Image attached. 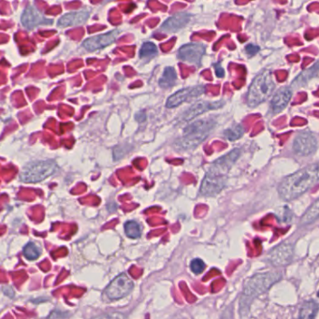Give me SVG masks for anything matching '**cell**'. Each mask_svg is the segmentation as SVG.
<instances>
[{
    "label": "cell",
    "mask_w": 319,
    "mask_h": 319,
    "mask_svg": "<svg viewBox=\"0 0 319 319\" xmlns=\"http://www.w3.org/2000/svg\"><path fill=\"white\" fill-rule=\"evenodd\" d=\"M319 182V165L315 164L286 177L280 184L278 192L284 200L290 201L306 193Z\"/></svg>",
    "instance_id": "cell-1"
},
{
    "label": "cell",
    "mask_w": 319,
    "mask_h": 319,
    "mask_svg": "<svg viewBox=\"0 0 319 319\" xmlns=\"http://www.w3.org/2000/svg\"><path fill=\"white\" fill-rule=\"evenodd\" d=\"M214 128V121L202 119L196 121L184 130L183 137L177 141L178 148L191 150L196 148L209 135L211 130Z\"/></svg>",
    "instance_id": "cell-2"
},
{
    "label": "cell",
    "mask_w": 319,
    "mask_h": 319,
    "mask_svg": "<svg viewBox=\"0 0 319 319\" xmlns=\"http://www.w3.org/2000/svg\"><path fill=\"white\" fill-rule=\"evenodd\" d=\"M275 83L272 80L270 71L263 70L254 79L247 95V102L250 107H256L264 102L274 91Z\"/></svg>",
    "instance_id": "cell-3"
},
{
    "label": "cell",
    "mask_w": 319,
    "mask_h": 319,
    "mask_svg": "<svg viewBox=\"0 0 319 319\" xmlns=\"http://www.w3.org/2000/svg\"><path fill=\"white\" fill-rule=\"evenodd\" d=\"M281 277L279 272L275 271L257 273L245 282L243 287V296L256 298L267 292L271 286L281 279Z\"/></svg>",
    "instance_id": "cell-4"
},
{
    "label": "cell",
    "mask_w": 319,
    "mask_h": 319,
    "mask_svg": "<svg viewBox=\"0 0 319 319\" xmlns=\"http://www.w3.org/2000/svg\"><path fill=\"white\" fill-rule=\"evenodd\" d=\"M57 170L53 160L36 161L27 165L21 172V180L26 183H38L48 178Z\"/></svg>",
    "instance_id": "cell-5"
},
{
    "label": "cell",
    "mask_w": 319,
    "mask_h": 319,
    "mask_svg": "<svg viewBox=\"0 0 319 319\" xmlns=\"http://www.w3.org/2000/svg\"><path fill=\"white\" fill-rule=\"evenodd\" d=\"M134 288V284L130 277L123 273L120 274L105 290V296L110 300H117L128 296Z\"/></svg>",
    "instance_id": "cell-6"
},
{
    "label": "cell",
    "mask_w": 319,
    "mask_h": 319,
    "mask_svg": "<svg viewBox=\"0 0 319 319\" xmlns=\"http://www.w3.org/2000/svg\"><path fill=\"white\" fill-rule=\"evenodd\" d=\"M239 154V149L232 150L228 155L222 157L219 160H215L210 167L207 173L218 177H227V174L231 167L236 162V160H238Z\"/></svg>",
    "instance_id": "cell-7"
},
{
    "label": "cell",
    "mask_w": 319,
    "mask_h": 319,
    "mask_svg": "<svg viewBox=\"0 0 319 319\" xmlns=\"http://www.w3.org/2000/svg\"><path fill=\"white\" fill-rule=\"evenodd\" d=\"M318 147L317 138L311 133H300L293 142V150L296 155L299 157H307L314 152H316Z\"/></svg>",
    "instance_id": "cell-8"
},
{
    "label": "cell",
    "mask_w": 319,
    "mask_h": 319,
    "mask_svg": "<svg viewBox=\"0 0 319 319\" xmlns=\"http://www.w3.org/2000/svg\"><path fill=\"white\" fill-rule=\"evenodd\" d=\"M293 255H294L293 246L290 243L284 242L269 252L267 260L272 265L277 267L287 266L291 263Z\"/></svg>",
    "instance_id": "cell-9"
},
{
    "label": "cell",
    "mask_w": 319,
    "mask_h": 319,
    "mask_svg": "<svg viewBox=\"0 0 319 319\" xmlns=\"http://www.w3.org/2000/svg\"><path fill=\"white\" fill-rule=\"evenodd\" d=\"M204 92H205V88L201 85L180 90L178 92L174 93L172 96H170L167 100L166 106H167V108H170V109L178 107L184 102H186L192 99L200 97L202 94H204Z\"/></svg>",
    "instance_id": "cell-10"
},
{
    "label": "cell",
    "mask_w": 319,
    "mask_h": 319,
    "mask_svg": "<svg viewBox=\"0 0 319 319\" xmlns=\"http://www.w3.org/2000/svg\"><path fill=\"white\" fill-rule=\"evenodd\" d=\"M227 184V177H218L209 173H206L204 180L202 181L200 194L207 197H213L217 195L225 187Z\"/></svg>",
    "instance_id": "cell-11"
},
{
    "label": "cell",
    "mask_w": 319,
    "mask_h": 319,
    "mask_svg": "<svg viewBox=\"0 0 319 319\" xmlns=\"http://www.w3.org/2000/svg\"><path fill=\"white\" fill-rule=\"evenodd\" d=\"M22 24L27 29H33L40 25H52L53 20L45 18L34 6H28L22 15Z\"/></svg>",
    "instance_id": "cell-12"
},
{
    "label": "cell",
    "mask_w": 319,
    "mask_h": 319,
    "mask_svg": "<svg viewBox=\"0 0 319 319\" xmlns=\"http://www.w3.org/2000/svg\"><path fill=\"white\" fill-rule=\"evenodd\" d=\"M118 34H119L118 30H113L107 34H103V35H100L97 37H92L88 40H84L82 43V46L85 50L89 51V52L100 50V49H102V48L110 45L112 42H114Z\"/></svg>",
    "instance_id": "cell-13"
},
{
    "label": "cell",
    "mask_w": 319,
    "mask_h": 319,
    "mask_svg": "<svg viewBox=\"0 0 319 319\" xmlns=\"http://www.w3.org/2000/svg\"><path fill=\"white\" fill-rule=\"evenodd\" d=\"M204 53H205V47L202 44H199V43L186 44L180 49L178 57L182 61L187 63L199 64Z\"/></svg>",
    "instance_id": "cell-14"
},
{
    "label": "cell",
    "mask_w": 319,
    "mask_h": 319,
    "mask_svg": "<svg viewBox=\"0 0 319 319\" xmlns=\"http://www.w3.org/2000/svg\"><path fill=\"white\" fill-rule=\"evenodd\" d=\"M224 102L223 101H215V102H211V101H199L193 106H191L188 110H186L182 120L183 121H190L196 118L200 114H202L205 111H209L212 110H217L223 106Z\"/></svg>",
    "instance_id": "cell-15"
},
{
    "label": "cell",
    "mask_w": 319,
    "mask_h": 319,
    "mask_svg": "<svg viewBox=\"0 0 319 319\" xmlns=\"http://www.w3.org/2000/svg\"><path fill=\"white\" fill-rule=\"evenodd\" d=\"M292 98V92L289 87L278 90L270 102V110L272 113H279L285 110Z\"/></svg>",
    "instance_id": "cell-16"
},
{
    "label": "cell",
    "mask_w": 319,
    "mask_h": 319,
    "mask_svg": "<svg viewBox=\"0 0 319 319\" xmlns=\"http://www.w3.org/2000/svg\"><path fill=\"white\" fill-rule=\"evenodd\" d=\"M89 17V12L87 10L74 11L62 16L58 21V26L61 27L80 26L86 22Z\"/></svg>",
    "instance_id": "cell-17"
},
{
    "label": "cell",
    "mask_w": 319,
    "mask_h": 319,
    "mask_svg": "<svg viewBox=\"0 0 319 319\" xmlns=\"http://www.w3.org/2000/svg\"><path fill=\"white\" fill-rule=\"evenodd\" d=\"M189 20V14L185 12H179L166 21L162 25L161 30L165 32H175L177 30L183 28L185 26H186Z\"/></svg>",
    "instance_id": "cell-18"
},
{
    "label": "cell",
    "mask_w": 319,
    "mask_h": 319,
    "mask_svg": "<svg viewBox=\"0 0 319 319\" xmlns=\"http://www.w3.org/2000/svg\"><path fill=\"white\" fill-rule=\"evenodd\" d=\"M319 311V305L315 300L306 301L299 310V319H314Z\"/></svg>",
    "instance_id": "cell-19"
},
{
    "label": "cell",
    "mask_w": 319,
    "mask_h": 319,
    "mask_svg": "<svg viewBox=\"0 0 319 319\" xmlns=\"http://www.w3.org/2000/svg\"><path fill=\"white\" fill-rule=\"evenodd\" d=\"M319 201L317 200L310 206L309 209L306 211V213L303 214V216L300 219L301 225H309L319 218Z\"/></svg>",
    "instance_id": "cell-20"
},
{
    "label": "cell",
    "mask_w": 319,
    "mask_h": 319,
    "mask_svg": "<svg viewBox=\"0 0 319 319\" xmlns=\"http://www.w3.org/2000/svg\"><path fill=\"white\" fill-rule=\"evenodd\" d=\"M177 80V75L173 68H167L160 78V84L163 88L171 87Z\"/></svg>",
    "instance_id": "cell-21"
},
{
    "label": "cell",
    "mask_w": 319,
    "mask_h": 319,
    "mask_svg": "<svg viewBox=\"0 0 319 319\" xmlns=\"http://www.w3.org/2000/svg\"><path fill=\"white\" fill-rule=\"evenodd\" d=\"M125 232L129 238L138 239L141 235V229L137 222L129 221L125 225Z\"/></svg>",
    "instance_id": "cell-22"
},
{
    "label": "cell",
    "mask_w": 319,
    "mask_h": 319,
    "mask_svg": "<svg viewBox=\"0 0 319 319\" xmlns=\"http://www.w3.org/2000/svg\"><path fill=\"white\" fill-rule=\"evenodd\" d=\"M244 133L243 128L240 125H235L224 132V136L230 140H239Z\"/></svg>",
    "instance_id": "cell-23"
},
{
    "label": "cell",
    "mask_w": 319,
    "mask_h": 319,
    "mask_svg": "<svg viewBox=\"0 0 319 319\" xmlns=\"http://www.w3.org/2000/svg\"><path fill=\"white\" fill-rule=\"evenodd\" d=\"M24 255L27 260H35L40 257V251L35 243L29 242L24 248Z\"/></svg>",
    "instance_id": "cell-24"
},
{
    "label": "cell",
    "mask_w": 319,
    "mask_h": 319,
    "mask_svg": "<svg viewBox=\"0 0 319 319\" xmlns=\"http://www.w3.org/2000/svg\"><path fill=\"white\" fill-rule=\"evenodd\" d=\"M157 52H158L157 46L152 42H147L142 45L140 51V56L141 58L150 57V56L155 55L157 53Z\"/></svg>",
    "instance_id": "cell-25"
},
{
    "label": "cell",
    "mask_w": 319,
    "mask_h": 319,
    "mask_svg": "<svg viewBox=\"0 0 319 319\" xmlns=\"http://www.w3.org/2000/svg\"><path fill=\"white\" fill-rule=\"evenodd\" d=\"M190 268H191V270L194 273L200 274L205 269V263L200 259H196V260H193L191 261Z\"/></svg>",
    "instance_id": "cell-26"
},
{
    "label": "cell",
    "mask_w": 319,
    "mask_h": 319,
    "mask_svg": "<svg viewBox=\"0 0 319 319\" xmlns=\"http://www.w3.org/2000/svg\"><path fill=\"white\" fill-rule=\"evenodd\" d=\"M92 319H127L126 316L119 312H109L104 313Z\"/></svg>",
    "instance_id": "cell-27"
},
{
    "label": "cell",
    "mask_w": 319,
    "mask_h": 319,
    "mask_svg": "<svg viewBox=\"0 0 319 319\" xmlns=\"http://www.w3.org/2000/svg\"><path fill=\"white\" fill-rule=\"evenodd\" d=\"M245 50H246L247 53L250 54V55H254V54H256V53H258V51L260 50V47H258V46H256V45L249 44V45L246 47Z\"/></svg>",
    "instance_id": "cell-28"
},
{
    "label": "cell",
    "mask_w": 319,
    "mask_h": 319,
    "mask_svg": "<svg viewBox=\"0 0 319 319\" xmlns=\"http://www.w3.org/2000/svg\"><path fill=\"white\" fill-rule=\"evenodd\" d=\"M215 70H216V75H217L219 78H221V77H224L225 72H224V70H223V69L220 67L219 65H215Z\"/></svg>",
    "instance_id": "cell-29"
}]
</instances>
